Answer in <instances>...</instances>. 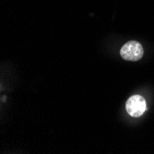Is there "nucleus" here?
I'll use <instances>...</instances> for the list:
<instances>
[{
  "instance_id": "f03ea898",
  "label": "nucleus",
  "mask_w": 154,
  "mask_h": 154,
  "mask_svg": "<svg viewBox=\"0 0 154 154\" xmlns=\"http://www.w3.org/2000/svg\"><path fill=\"white\" fill-rule=\"evenodd\" d=\"M125 109L132 117L141 116L147 110V103L145 99L140 95L131 96L125 104Z\"/></svg>"
},
{
  "instance_id": "f257e3e1",
  "label": "nucleus",
  "mask_w": 154,
  "mask_h": 154,
  "mask_svg": "<svg viewBox=\"0 0 154 154\" xmlns=\"http://www.w3.org/2000/svg\"><path fill=\"white\" fill-rule=\"evenodd\" d=\"M143 47L136 41L128 42L120 50V54L123 59L128 61H138L143 57Z\"/></svg>"
}]
</instances>
